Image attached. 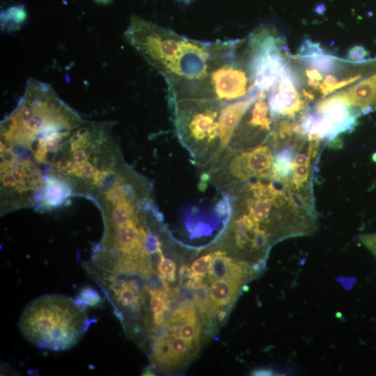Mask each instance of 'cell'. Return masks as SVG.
Masks as SVG:
<instances>
[{
    "label": "cell",
    "mask_w": 376,
    "mask_h": 376,
    "mask_svg": "<svg viewBox=\"0 0 376 376\" xmlns=\"http://www.w3.org/2000/svg\"><path fill=\"white\" fill-rule=\"evenodd\" d=\"M178 1L182 2L183 3H189L193 0H177Z\"/></svg>",
    "instance_id": "26"
},
{
    "label": "cell",
    "mask_w": 376,
    "mask_h": 376,
    "mask_svg": "<svg viewBox=\"0 0 376 376\" xmlns=\"http://www.w3.org/2000/svg\"><path fill=\"white\" fill-rule=\"evenodd\" d=\"M75 300L81 306L98 307L102 305L103 299L97 291L90 286L81 288Z\"/></svg>",
    "instance_id": "18"
},
{
    "label": "cell",
    "mask_w": 376,
    "mask_h": 376,
    "mask_svg": "<svg viewBox=\"0 0 376 376\" xmlns=\"http://www.w3.org/2000/svg\"><path fill=\"white\" fill-rule=\"evenodd\" d=\"M246 47L254 87L267 93L288 61L285 41L273 26L261 25L251 33Z\"/></svg>",
    "instance_id": "7"
},
{
    "label": "cell",
    "mask_w": 376,
    "mask_h": 376,
    "mask_svg": "<svg viewBox=\"0 0 376 376\" xmlns=\"http://www.w3.org/2000/svg\"><path fill=\"white\" fill-rule=\"evenodd\" d=\"M148 292L150 295L149 305L153 315H164V312L169 308L166 292L155 289H149Z\"/></svg>",
    "instance_id": "17"
},
{
    "label": "cell",
    "mask_w": 376,
    "mask_h": 376,
    "mask_svg": "<svg viewBox=\"0 0 376 376\" xmlns=\"http://www.w3.org/2000/svg\"><path fill=\"white\" fill-rule=\"evenodd\" d=\"M152 357L155 363L170 367L173 366L170 338L156 340L152 347Z\"/></svg>",
    "instance_id": "14"
},
{
    "label": "cell",
    "mask_w": 376,
    "mask_h": 376,
    "mask_svg": "<svg viewBox=\"0 0 376 376\" xmlns=\"http://www.w3.org/2000/svg\"><path fill=\"white\" fill-rule=\"evenodd\" d=\"M191 345L182 336H175L171 340V350L173 366L181 362L188 353Z\"/></svg>",
    "instance_id": "20"
},
{
    "label": "cell",
    "mask_w": 376,
    "mask_h": 376,
    "mask_svg": "<svg viewBox=\"0 0 376 376\" xmlns=\"http://www.w3.org/2000/svg\"><path fill=\"white\" fill-rule=\"evenodd\" d=\"M92 320L75 299L61 295H47L24 308L19 327L24 338L36 347L63 351L76 345Z\"/></svg>",
    "instance_id": "3"
},
{
    "label": "cell",
    "mask_w": 376,
    "mask_h": 376,
    "mask_svg": "<svg viewBox=\"0 0 376 376\" xmlns=\"http://www.w3.org/2000/svg\"><path fill=\"white\" fill-rule=\"evenodd\" d=\"M213 258V252L207 253L193 262L191 271L194 280L202 283L203 278L208 273Z\"/></svg>",
    "instance_id": "16"
},
{
    "label": "cell",
    "mask_w": 376,
    "mask_h": 376,
    "mask_svg": "<svg viewBox=\"0 0 376 376\" xmlns=\"http://www.w3.org/2000/svg\"><path fill=\"white\" fill-rule=\"evenodd\" d=\"M244 42L238 49L216 61L207 75L201 81L182 90L178 98H203L228 103L258 92L250 74L246 45L243 54H240Z\"/></svg>",
    "instance_id": "5"
},
{
    "label": "cell",
    "mask_w": 376,
    "mask_h": 376,
    "mask_svg": "<svg viewBox=\"0 0 376 376\" xmlns=\"http://www.w3.org/2000/svg\"><path fill=\"white\" fill-rule=\"evenodd\" d=\"M273 120H299L311 107L302 95L299 75L289 61L283 68L278 81L267 93Z\"/></svg>",
    "instance_id": "9"
},
{
    "label": "cell",
    "mask_w": 376,
    "mask_h": 376,
    "mask_svg": "<svg viewBox=\"0 0 376 376\" xmlns=\"http://www.w3.org/2000/svg\"><path fill=\"white\" fill-rule=\"evenodd\" d=\"M124 37L167 85L201 79L214 53L212 42L184 37L136 15L131 17Z\"/></svg>",
    "instance_id": "2"
},
{
    "label": "cell",
    "mask_w": 376,
    "mask_h": 376,
    "mask_svg": "<svg viewBox=\"0 0 376 376\" xmlns=\"http://www.w3.org/2000/svg\"><path fill=\"white\" fill-rule=\"evenodd\" d=\"M331 95L350 106L359 117L375 110L376 70Z\"/></svg>",
    "instance_id": "11"
},
{
    "label": "cell",
    "mask_w": 376,
    "mask_h": 376,
    "mask_svg": "<svg viewBox=\"0 0 376 376\" xmlns=\"http://www.w3.org/2000/svg\"><path fill=\"white\" fill-rule=\"evenodd\" d=\"M359 240L376 258V233L360 235Z\"/></svg>",
    "instance_id": "23"
},
{
    "label": "cell",
    "mask_w": 376,
    "mask_h": 376,
    "mask_svg": "<svg viewBox=\"0 0 376 376\" xmlns=\"http://www.w3.org/2000/svg\"><path fill=\"white\" fill-rule=\"evenodd\" d=\"M176 135L194 163L207 170L221 156L219 115L226 102L203 98H168Z\"/></svg>",
    "instance_id": "4"
},
{
    "label": "cell",
    "mask_w": 376,
    "mask_h": 376,
    "mask_svg": "<svg viewBox=\"0 0 376 376\" xmlns=\"http://www.w3.org/2000/svg\"><path fill=\"white\" fill-rule=\"evenodd\" d=\"M368 54V52L364 47L357 45L350 49L347 58L352 63H361L366 60Z\"/></svg>",
    "instance_id": "22"
},
{
    "label": "cell",
    "mask_w": 376,
    "mask_h": 376,
    "mask_svg": "<svg viewBox=\"0 0 376 376\" xmlns=\"http://www.w3.org/2000/svg\"><path fill=\"white\" fill-rule=\"evenodd\" d=\"M273 123L267 95L258 91L257 98L241 119L227 148L244 150L262 143L269 136Z\"/></svg>",
    "instance_id": "10"
},
{
    "label": "cell",
    "mask_w": 376,
    "mask_h": 376,
    "mask_svg": "<svg viewBox=\"0 0 376 376\" xmlns=\"http://www.w3.org/2000/svg\"><path fill=\"white\" fill-rule=\"evenodd\" d=\"M243 285L226 279H218L214 281L209 290L212 301L210 314L214 316L218 308L232 303Z\"/></svg>",
    "instance_id": "12"
},
{
    "label": "cell",
    "mask_w": 376,
    "mask_h": 376,
    "mask_svg": "<svg viewBox=\"0 0 376 376\" xmlns=\"http://www.w3.org/2000/svg\"><path fill=\"white\" fill-rule=\"evenodd\" d=\"M157 269L159 278L163 281L166 287L167 286L166 281L173 282L175 281L176 265L173 260L164 257L161 253Z\"/></svg>",
    "instance_id": "19"
},
{
    "label": "cell",
    "mask_w": 376,
    "mask_h": 376,
    "mask_svg": "<svg viewBox=\"0 0 376 376\" xmlns=\"http://www.w3.org/2000/svg\"><path fill=\"white\" fill-rule=\"evenodd\" d=\"M221 191L229 205L224 240L242 261L263 267L274 244L316 230L317 211L301 203L277 181L254 178Z\"/></svg>",
    "instance_id": "1"
},
{
    "label": "cell",
    "mask_w": 376,
    "mask_h": 376,
    "mask_svg": "<svg viewBox=\"0 0 376 376\" xmlns=\"http://www.w3.org/2000/svg\"><path fill=\"white\" fill-rule=\"evenodd\" d=\"M179 335L184 338L190 345L193 341L198 343L199 338V325L195 311L188 317L179 329Z\"/></svg>",
    "instance_id": "15"
},
{
    "label": "cell",
    "mask_w": 376,
    "mask_h": 376,
    "mask_svg": "<svg viewBox=\"0 0 376 376\" xmlns=\"http://www.w3.org/2000/svg\"><path fill=\"white\" fill-rule=\"evenodd\" d=\"M274 154L269 136L262 143L244 150L226 148L205 173L207 180L222 190L251 179L273 180Z\"/></svg>",
    "instance_id": "6"
},
{
    "label": "cell",
    "mask_w": 376,
    "mask_h": 376,
    "mask_svg": "<svg viewBox=\"0 0 376 376\" xmlns=\"http://www.w3.org/2000/svg\"><path fill=\"white\" fill-rule=\"evenodd\" d=\"M253 375H273V371L267 368H260L255 370L252 372Z\"/></svg>",
    "instance_id": "24"
},
{
    "label": "cell",
    "mask_w": 376,
    "mask_h": 376,
    "mask_svg": "<svg viewBox=\"0 0 376 376\" xmlns=\"http://www.w3.org/2000/svg\"><path fill=\"white\" fill-rule=\"evenodd\" d=\"M26 18L25 8L22 6H12L1 13V26L3 31H15L19 29Z\"/></svg>",
    "instance_id": "13"
},
{
    "label": "cell",
    "mask_w": 376,
    "mask_h": 376,
    "mask_svg": "<svg viewBox=\"0 0 376 376\" xmlns=\"http://www.w3.org/2000/svg\"><path fill=\"white\" fill-rule=\"evenodd\" d=\"M226 314V310H220L218 313V318L220 321L223 320Z\"/></svg>",
    "instance_id": "25"
},
{
    "label": "cell",
    "mask_w": 376,
    "mask_h": 376,
    "mask_svg": "<svg viewBox=\"0 0 376 376\" xmlns=\"http://www.w3.org/2000/svg\"><path fill=\"white\" fill-rule=\"evenodd\" d=\"M210 292L205 285L196 290L194 299L201 314L210 311L212 303L210 302Z\"/></svg>",
    "instance_id": "21"
},
{
    "label": "cell",
    "mask_w": 376,
    "mask_h": 376,
    "mask_svg": "<svg viewBox=\"0 0 376 376\" xmlns=\"http://www.w3.org/2000/svg\"><path fill=\"white\" fill-rule=\"evenodd\" d=\"M359 117L350 106L330 95L311 105L299 122L306 134L329 143L353 130Z\"/></svg>",
    "instance_id": "8"
}]
</instances>
